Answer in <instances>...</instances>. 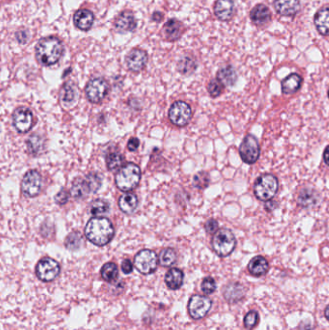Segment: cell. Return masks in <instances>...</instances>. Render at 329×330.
Wrapping results in <instances>:
<instances>
[{
    "label": "cell",
    "mask_w": 329,
    "mask_h": 330,
    "mask_svg": "<svg viewBox=\"0 0 329 330\" xmlns=\"http://www.w3.org/2000/svg\"><path fill=\"white\" fill-rule=\"evenodd\" d=\"M42 188V177L37 170H30L24 175L22 182V193L29 198L38 196Z\"/></svg>",
    "instance_id": "obj_11"
},
{
    "label": "cell",
    "mask_w": 329,
    "mask_h": 330,
    "mask_svg": "<svg viewBox=\"0 0 329 330\" xmlns=\"http://www.w3.org/2000/svg\"><path fill=\"white\" fill-rule=\"evenodd\" d=\"M218 80L224 86L233 87L238 82V74L232 66H225L218 70Z\"/></svg>",
    "instance_id": "obj_28"
},
{
    "label": "cell",
    "mask_w": 329,
    "mask_h": 330,
    "mask_svg": "<svg viewBox=\"0 0 329 330\" xmlns=\"http://www.w3.org/2000/svg\"><path fill=\"white\" fill-rule=\"evenodd\" d=\"M190 106L184 102H176L169 110V119L177 126H186L192 120Z\"/></svg>",
    "instance_id": "obj_10"
},
{
    "label": "cell",
    "mask_w": 329,
    "mask_h": 330,
    "mask_svg": "<svg viewBox=\"0 0 329 330\" xmlns=\"http://www.w3.org/2000/svg\"><path fill=\"white\" fill-rule=\"evenodd\" d=\"M100 274L104 281L108 283L115 282L119 276V270L117 264L114 262L106 264L100 270Z\"/></svg>",
    "instance_id": "obj_31"
},
{
    "label": "cell",
    "mask_w": 329,
    "mask_h": 330,
    "mask_svg": "<svg viewBox=\"0 0 329 330\" xmlns=\"http://www.w3.org/2000/svg\"><path fill=\"white\" fill-rule=\"evenodd\" d=\"M61 274L59 262L52 258H44L36 266L37 277L42 282H52Z\"/></svg>",
    "instance_id": "obj_9"
},
{
    "label": "cell",
    "mask_w": 329,
    "mask_h": 330,
    "mask_svg": "<svg viewBox=\"0 0 329 330\" xmlns=\"http://www.w3.org/2000/svg\"><path fill=\"white\" fill-rule=\"evenodd\" d=\"M70 194L74 199H83L87 197L89 194H91L88 186L85 182V180L76 179L72 184V190H70Z\"/></svg>",
    "instance_id": "obj_30"
},
{
    "label": "cell",
    "mask_w": 329,
    "mask_h": 330,
    "mask_svg": "<svg viewBox=\"0 0 329 330\" xmlns=\"http://www.w3.org/2000/svg\"><path fill=\"white\" fill-rule=\"evenodd\" d=\"M212 306V300L205 296L195 294L192 296L188 302V313L193 320H201L208 314Z\"/></svg>",
    "instance_id": "obj_12"
},
{
    "label": "cell",
    "mask_w": 329,
    "mask_h": 330,
    "mask_svg": "<svg viewBox=\"0 0 329 330\" xmlns=\"http://www.w3.org/2000/svg\"><path fill=\"white\" fill-rule=\"evenodd\" d=\"M110 203H108L104 200L102 199H98L95 200L92 204H91V208H90V212L92 216H96V218H100L102 216H104L106 214L110 212Z\"/></svg>",
    "instance_id": "obj_33"
},
{
    "label": "cell",
    "mask_w": 329,
    "mask_h": 330,
    "mask_svg": "<svg viewBox=\"0 0 329 330\" xmlns=\"http://www.w3.org/2000/svg\"><path fill=\"white\" fill-rule=\"evenodd\" d=\"M182 24L178 20H170L165 24L164 28V36L165 39L170 42H175L178 40L182 34Z\"/></svg>",
    "instance_id": "obj_22"
},
{
    "label": "cell",
    "mask_w": 329,
    "mask_h": 330,
    "mask_svg": "<svg viewBox=\"0 0 329 330\" xmlns=\"http://www.w3.org/2000/svg\"><path fill=\"white\" fill-rule=\"evenodd\" d=\"M85 182L88 186V188L91 194L96 193L102 186V178L96 173H91L85 177Z\"/></svg>",
    "instance_id": "obj_39"
},
{
    "label": "cell",
    "mask_w": 329,
    "mask_h": 330,
    "mask_svg": "<svg viewBox=\"0 0 329 330\" xmlns=\"http://www.w3.org/2000/svg\"><path fill=\"white\" fill-rule=\"evenodd\" d=\"M148 63V54L145 50L134 48L126 57V64L128 69L132 72H139L145 69Z\"/></svg>",
    "instance_id": "obj_14"
},
{
    "label": "cell",
    "mask_w": 329,
    "mask_h": 330,
    "mask_svg": "<svg viewBox=\"0 0 329 330\" xmlns=\"http://www.w3.org/2000/svg\"><path fill=\"white\" fill-rule=\"evenodd\" d=\"M160 259L156 252L149 249L140 251L134 259V264L140 274L149 275L154 274L158 266Z\"/></svg>",
    "instance_id": "obj_7"
},
{
    "label": "cell",
    "mask_w": 329,
    "mask_h": 330,
    "mask_svg": "<svg viewBox=\"0 0 329 330\" xmlns=\"http://www.w3.org/2000/svg\"><path fill=\"white\" fill-rule=\"evenodd\" d=\"M28 152L32 156H38L44 149V139L38 134L29 136L26 141Z\"/></svg>",
    "instance_id": "obj_29"
},
{
    "label": "cell",
    "mask_w": 329,
    "mask_h": 330,
    "mask_svg": "<svg viewBox=\"0 0 329 330\" xmlns=\"http://www.w3.org/2000/svg\"><path fill=\"white\" fill-rule=\"evenodd\" d=\"M250 18L256 26H264L268 24L272 18V12L264 4H259L254 7L250 13Z\"/></svg>",
    "instance_id": "obj_21"
},
{
    "label": "cell",
    "mask_w": 329,
    "mask_h": 330,
    "mask_svg": "<svg viewBox=\"0 0 329 330\" xmlns=\"http://www.w3.org/2000/svg\"><path fill=\"white\" fill-rule=\"evenodd\" d=\"M84 233L86 238L93 244L106 246L113 240L115 229L108 218H94L88 221Z\"/></svg>",
    "instance_id": "obj_1"
},
{
    "label": "cell",
    "mask_w": 329,
    "mask_h": 330,
    "mask_svg": "<svg viewBox=\"0 0 329 330\" xmlns=\"http://www.w3.org/2000/svg\"><path fill=\"white\" fill-rule=\"evenodd\" d=\"M160 264L164 268L172 266L177 261V253L172 248H165L160 252Z\"/></svg>",
    "instance_id": "obj_34"
},
{
    "label": "cell",
    "mask_w": 329,
    "mask_h": 330,
    "mask_svg": "<svg viewBox=\"0 0 329 330\" xmlns=\"http://www.w3.org/2000/svg\"><path fill=\"white\" fill-rule=\"evenodd\" d=\"M76 89L74 84L67 83L61 90V100L64 104H72L76 98Z\"/></svg>",
    "instance_id": "obj_35"
},
{
    "label": "cell",
    "mask_w": 329,
    "mask_h": 330,
    "mask_svg": "<svg viewBox=\"0 0 329 330\" xmlns=\"http://www.w3.org/2000/svg\"><path fill=\"white\" fill-rule=\"evenodd\" d=\"M315 26L318 32L322 36L329 35V7L320 9L315 16Z\"/></svg>",
    "instance_id": "obj_23"
},
{
    "label": "cell",
    "mask_w": 329,
    "mask_h": 330,
    "mask_svg": "<svg viewBox=\"0 0 329 330\" xmlns=\"http://www.w3.org/2000/svg\"><path fill=\"white\" fill-rule=\"evenodd\" d=\"M114 28L119 33L132 32L138 28V22L134 13L124 11L119 14L114 22Z\"/></svg>",
    "instance_id": "obj_15"
},
{
    "label": "cell",
    "mask_w": 329,
    "mask_h": 330,
    "mask_svg": "<svg viewBox=\"0 0 329 330\" xmlns=\"http://www.w3.org/2000/svg\"><path fill=\"white\" fill-rule=\"evenodd\" d=\"M13 124L20 134H26L33 126L32 111L26 108H20L13 114Z\"/></svg>",
    "instance_id": "obj_13"
},
{
    "label": "cell",
    "mask_w": 329,
    "mask_h": 330,
    "mask_svg": "<svg viewBox=\"0 0 329 330\" xmlns=\"http://www.w3.org/2000/svg\"><path fill=\"white\" fill-rule=\"evenodd\" d=\"M140 146V141L138 138H132L128 143V148L130 152H136Z\"/></svg>",
    "instance_id": "obj_46"
},
{
    "label": "cell",
    "mask_w": 329,
    "mask_h": 330,
    "mask_svg": "<svg viewBox=\"0 0 329 330\" xmlns=\"http://www.w3.org/2000/svg\"><path fill=\"white\" fill-rule=\"evenodd\" d=\"M110 85L104 78H96L91 80L85 88V94L88 100L92 104L102 102L108 96Z\"/></svg>",
    "instance_id": "obj_8"
},
{
    "label": "cell",
    "mask_w": 329,
    "mask_h": 330,
    "mask_svg": "<svg viewBox=\"0 0 329 330\" xmlns=\"http://www.w3.org/2000/svg\"><path fill=\"white\" fill-rule=\"evenodd\" d=\"M324 164L329 166V146L326 148L324 152Z\"/></svg>",
    "instance_id": "obj_49"
},
{
    "label": "cell",
    "mask_w": 329,
    "mask_h": 330,
    "mask_svg": "<svg viewBox=\"0 0 329 330\" xmlns=\"http://www.w3.org/2000/svg\"><path fill=\"white\" fill-rule=\"evenodd\" d=\"M74 22L76 28L80 30L89 31L94 26L95 16L88 9H82L74 14Z\"/></svg>",
    "instance_id": "obj_18"
},
{
    "label": "cell",
    "mask_w": 329,
    "mask_h": 330,
    "mask_svg": "<svg viewBox=\"0 0 329 330\" xmlns=\"http://www.w3.org/2000/svg\"><path fill=\"white\" fill-rule=\"evenodd\" d=\"M279 190V180L272 174L260 176L254 186V194L258 200L268 202L272 200Z\"/></svg>",
    "instance_id": "obj_4"
},
{
    "label": "cell",
    "mask_w": 329,
    "mask_h": 330,
    "mask_svg": "<svg viewBox=\"0 0 329 330\" xmlns=\"http://www.w3.org/2000/svg\"><path fill=\"white\" fill-rule=\"evenodd\" d=\"M64 54L63 42L57 37H46L39 41L36 46V59L44 67L57 64Z\"/></svg>",
    "instance_id": "obj_2"
},
{
    "label": "cell",
    "mask_w": 329,
    "mask_h": 330,
    "mask_svg": "<svg viewBox=\"0 0 329 330\" xmlns=\"http://www.w3.org/2000/svg\"><path fill=\"white\" fill-rule=\"evenodd\" d=\"M303 78L298 74H292L282 82V93L284 95H294L302 88Z\"/></svg>",
    "instance_id": "obj_20"
},
{
    "label": "cell",
    "mask_w": 329,
    "mask_h": 330,
    "mask_svg": "<svg viewBox=\"0 0 329 330\" xmlns=\"http://www.w3.org/2000/svg\"><path fill=\"white\" fill-rule=\"evenodd\" d=\"M234 13V0H218L214 4V14L221 22H229Z\"/></svg>",
    "instance_id": "obj_17"
},
{
    "label": "cell",
    "mask_w": 329,
    "mask_h": 330,
    "mask_svg": "<svg viewBox=\"0 0 329 330\" xmlns=\"http://www.w3.org/2000/svg\"><path fill=\"white\" fill-rule=\"evenodd\" d=\"M54 200L55 202H56L58 205H60V206H64V205H66V204L69 202L70 200L69 192H68L67 190H65V188L61 190L59 192L56 194Z\"/></svg>",
    "instance_id": "obj_43"
},
{
    "label": "cell",
    "mask_w": 329,
    "mask_h": 330,
    "mask_svg": "<svg viewBox=\"0 0 329 330\" xmlns=\"http://www.w3.org/2000/svg\"><path fill=\"white\" fill-rule=\"evenodd\" d=\"M212 246L214 251L221 258L230 256L236 246V238L233 232L229 229H220L216 233Z\"/></svg>",
    "instance_id": "obj_5"
},
{
    "label": "cell",
    "mask_w": 329,
    "mask_h": 330,
    "mask_svg": "<svg viewBox=\"0 0 329 330\" xmlns=\"http://www.w3.org/2000/svg\"><path fill=\"white\" fill-rule=\"evenodd\" d=\"M240 154L242 162L246 164H255L260 158L259 140L253 134H247L240 144Z\"/></svg>",
    "instance_id": "obj_6"
},
{
    "label": "cell",
    "mask_w": 329,
    "mask_h": 330,
    "mask_svg": "<svg viewBox=\"0 0 329 330\" xmlns=\"http://www.w3.org/2000/svg\"><path fill=\"white\" fill-rule=\"evenodd\" d=\"M124 164V158L119 152H110L106 156V165L110 171L118 170L122 167Z\"/></svg>",
    "instance_id": "obj_36"
},
{
    "label": "cell",
    "mask_w": 329,
    "mask_h": 330,
    "mask_svg": "<svg viewBox=\"0 0 329 330\" xmlns=\"http://www.w3.org/2000/svg\"><path fill=\"white\" fill-rule=\"evenodd\" d=\"M141 180V170L136 164L123 166L115 177L117 188L124 192H130L138 188Z\"/></svg>",
    "instance_id": "obj_3"
},
{
    "label": "cell",
    "mask_w": 329,
    "mask_h": 330,
    "mask_svg": "<svg viewBox=\"0 0 329 330\" xmlns=\"http://www.w3.org/2000/svg\"><path fill=\"white\" fill-rule=\"evenodd\" d=\"M138 196L134 193H126L121 196L119 200V206L121 210L126 214H134L138 208Z\"/></svg>",
    "instance_id": "obj_26"
},
{
    "label": "cell",
    "mask_w": 329,
    "mask_h": 330,
    "mask_svg": "<svg viewBox=\"0 0 329 330\" xmlns=\"http://www.w3.org/2000/svg\"><path fill=\"white\" fill-rule=\"evenodd\" d=\"M328 98H329V90H328Z\"/></svg>",
    "instance_id": "obj_51"
},
{
    "label": "cell",
    "mask_w": 329,
    "mask_h": 330,
    "mask_svg": "<svg viewBox=\"0 0 329 330\" xmlns=\"http://www.w3.org/2000/svg\"><path fill=\"white\" fill-rule=\"evenodd\" d=\"M65 244H66V248H68L69 250H72V251L78 250L82 246V236L80 233H76V232H74V233L70 234L66 238Z\"/></svg>",
    "instance_id": "obj_37"
},
{
    "label": "cell",
    "mask_w": 329,
    "mask_h": 330,
    "mask_svg": "<svg viewBox=\"0 0 329 330\" xmlns=\"http://www.w3.org/2000/svg\"><path fill=\"white\" fill-rule=\"evenodd\" d=\"M268 270H270V264L262 256H257L253 258L248 264L249 272L256 277H260L262 275L266 274Z\"/></svg>",
    "instance_id": "obj_24"
},
{
    "label": "cell",
    "mask_w": 329,
    "mask_h": 330,
    "mask_svg": "<svg viewBox=\"0 0 329 330\" xmlns=\"http://www.w3.org/2000/svg\"><path fill=\"white\" fill-rule=\"evenodd\" d=\"M152 20L156 22H160L164 20V14L162 13H154L152 16Z\"/></svg>",
    "instance_id": "obj_48"
},
{
    "label": "cell",
    "mask_w": 329,
    "mask_h": 330,
    "mask_svg": "<svg viewBox=\"0 0 329 330\" xmlns=\"http://www.w3.org/2000/svg\"><path fill=\"white\" fill-rule=\"evenodd\" d=\"M276 12L283 16H294L300 8V0H274Z\"/></svg>",
    "instance_id": "obj_16"
},
{
    "label": "cell",
    "mask_w": 329,
    "mask_h": 330,
    "mask_svg": "<svg viewBox=\"0 0 329 330\" xmlns=\"http://www.w3.org/2000/svg\"><path fill=\"white\" fill-rule=\"evenodd\" d=\"M122 270L124 274H130L134 272V264L130 260H124L122 262Z\"/></svg>",
    "instance_id": "obj_45"
},
{
    "label": "cell",
    "mask_w": 329,
    "mask_h": 330,
    "mask_svg": "<svg viewBox=\"0 0 329 330\" xmlns=\"http://www.w3.org/2000/svg\"><path fill=\"white\" fill-rule=\"evenodd\" d=\"M278 208V203H277V202L272 201V200H270V201L266 202V206H264V208H266V210H268V212H274L275 208Z\"/></svg>",
    "instance_id": "obj_47"
},
{
    "label": "cell",
    "mask_w": 329,
    "mask_h": 330,
    "mask_svg": "<svg viewBox=\"0 0 329 330\" xmlns=\"http://www.w3.org/2000/svg\"><path fill=\"white\" fill-rule=\"evenodd\" d=\"M318 201L320 194L312 188H303L302 192L298 193L296 198L298 205L304 208H309L316 206Z\"/></svg>",
    "instance_id": "obj_19"
},
{
    "label": "cell",
    "mask_w": 329,
    "mask_h": 330,
    "mask_svg": "<svg viewBox=\"0 0 329 330\" xmlns=\"http://www.w3.org/2000/svg\"><path fill=\"white\" fill-rule=\"evenodd\" d=\"M184 281V274L178 268L170 270L165 276V283L167 287L172 290L180 289Z\"/></svg>",
    "instance_id": "obj_25"
},
{
    "label": "cell",
    "mask_w": 329,
    "mask_h": 330,
    "mask_svg": "<svg viewBox=\"0 0 329 330\" xmlns=\"http://www.w3.org/2000/svg\"><path fill=\"white\" fill-rule=\"evenodd\" d=\"M218 222L216 220H210L206 221V225H205V229L206 232L208 234H214L218 233Z\"/></svg>",
    "instance_id": "obj_44"
},
{
    "label": "cell",
    "mask_w": 329,
    "mask_h": 330,
    "mask_svg": "<svg viewBox=\"0 0 329 330\" xmlns=\"http://www.w3.org/2000/svg\"><path fill=\"white\" fill-rule=\"evenodd\" d=\"M324 314H326V320H328L329 322V305L328 306V307H326Z\"/></svg>",
    "instance_id": "obj_50"
},
{
    "label": "cell",
    "mask_w": 329,
    "mask_h": 330,
    "mask_svg": "<svg viewBox=\"0 0 329 330\" xmlns=\"http://www.w3.org/2000/svg\"><path fill=\"white\" fill-rule=\"evenodd\" d=\"M244 287L240 283H232L226 286L224 296L229 302H238L244 296Z\"/></svg>",
    "instance_id": "obj_27"
},
{
    "label": "cell",
    "mask_w": 329,
    "mask_h": 330,
    "mask_svg": "<svg viewBox=\"0 0 329 330\" xmlns=\"http://www.w3.org/2000/svg\"><path fill=\"white\" fill-rule=\"evenodd\" d=\"M196 69H197V63L192 57H190V56L184 57L178 62V70L182 74H186V76L192 74L196 70Z\"/></svg>",
    "instance_id": "obj_32"
},
{
    "label": "cell",
    "mask_w": 329,
    "mask_h": 330,
    "mask_svg": "<svg viewBox=\"0 0 329 330\" xmlns=\"http://www.w3.org/2000/svg\"><path fill=\"white\" fill-rule=\"evenodd\" d=\"M210 177L208 173L204 171L197 173L193 179V186L198 190H206L210 186Z\"/></svg>",
    "instance_id": "obj_38"
},
{
    "label": "cell",
    "mask_w": 329,
    "mask_h": 330,
    "mask_svg": "<svg viewBox=\"0 0 329 330\" xmlns=\"http://www.w3.org/2000/svg\"><path fill=\"white\" fill-rule=\"evenodd\" d=\"M224 87L225 86L216 78V80H210V82L208 83V91L212 98H218L223 93Z\"/></svg>",
    "instance_id": "obj_40"
},
{
    "label": "cell",
    "mask_w": 329,
    "mask_h": 330,
    "mask_svg": "<svg viewBox=\"0 0 329 330\" xmlns=\"http://www.w3.org/2000/svg\"><path fill=\"white\" fill-rule=\"evenodd\" d=\"M259 320V315L256 311H250L244 318V326L247 330H253Z\"/></svg>",
    "instance_id": "obj_42"
},
{
    "label": "cell",
    "mask_w": 329,
    "mask_h": 330,
    "mask_svg": "<svg viewBox=\"0 0 329 330\" xmlns=\"http://www.w3.org/2000/svg\"><path fill=\"white\" fill-rule=\"evenodd\" d=\"M202 290L206 294H212L216 290V282L212 277H206L202 282Z\"/></svg>",
    "instance_id": "obj_41"
}]
</instances>
